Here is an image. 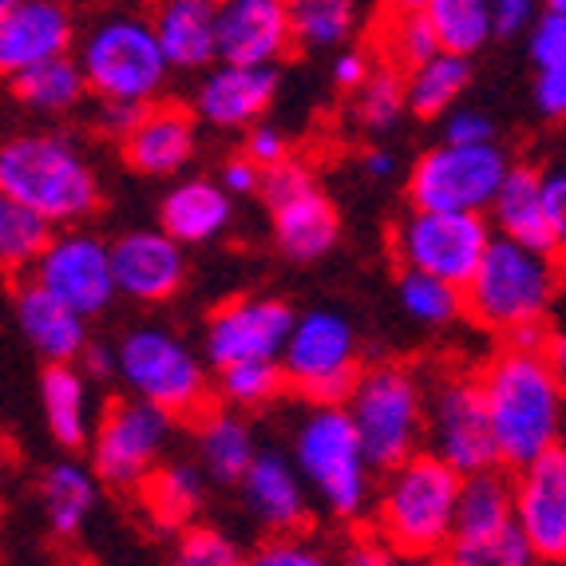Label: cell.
<instances>
[{
  "instance_id": "6da1fadb",
  "label": "cell",
  "mask_w": 566,
  "mask_h": 566,
  "mask_svg": "<svg viewBox=\"0 0 566 566\" xmlns=\"http://www.w3.org/2000/svg\"><path fill=\"white\" fill-rule=\"evenodd\" d=\"M500 468H523L558 448L566 385L547 349H503L480 377Z\"/></svg>"
},
{
  "instance_id": "7a4b0ae2",
  "label": "cell",
  "mask_w": 566,
  "mask_h": 566,
  "mask_svg": "<svg viewBox=\"0 0 566 566\" xmlns=\"http://www.w3.org/2000/svg\"><path fill=\"white\" fill-rule=\"evenodd\" d=\"M0 190L52 227H76L99 210V175L67 135L20 132L0 139Z\"/></svg>"
},
{
  "instance_id": "3957f363",
  "label": "cell",
  "mask_w": 566,
  "mask_h": 566,
  "mask_svg": "<svg viewBox=\"0 0 566 566\" xmlns=\"http://www.w3.org/2000/svg\"><path fill=\"white\" fill-rule=\"evenodd\" d=\"M463 475L440 455L412 452L397 468L377 500V535L400 558H440L448 555L455 527V495Z\"/></svg>"
},
{
  "instance_id": "277c9868",
  "label": "cell",
  "mask_w": 566,
  "mask_h": 566,
  "mask_svg": "<svg viewBox=\"0 0 566 566\" xmlns=\"http://www.w3.org/2000/svg\"><path fill=\"white\" fill-rule=\"evenodd\" d=\"M558 297V270L551 250L495 234L475 274L463 285V313L491 333L543 322Z\"/></svg>"
},
{
  "instance_id": "5b68a950",
  "label": "cell",
  "mask_w": 566,
  "mask_h": 566,
  "mask_svg": "<svg viewBox=\"0 0 566 566\" xmlns=\"http://www.w3.org/2000/svg\"><path fill=\"white\" fill-rule=\"evenodd\" d=\"M76 60L84 67L87 92L123 104H151L170 72L151 17L135 9H112L95 17L92 29L80 36Z\"/></svg>"
},
{
  "instance_id": "8992f818",
  "label": "cell",
  "mask_w": 566,
  "mask_h": 566,
  "mask_svg": "<svg viewBox=\"0 0 566 566\" xmlns=\"http://www.w3.org/2000/svg\"><path fill=\"white\" fill-rule=\"evenodd\" d=\"M293 468L340 520H360L373 500V463L345 405H313L293 436Z\"/></svg>"
},
{
  "instance_id": "52a82bcc",
  "label": "cell",
  "mask_w": 566,
  "mask_h": 566,
  "mask_svg": "<svg viewBox=\"0 0 566 566\" xmlns=\"http://www.w3.org/2000/svg\"><path fill=\"white\" fill-rule=\"evenodd\" d=\"M373 472H388L424 444V388L405 365H377L353 380L345 397Z\"/></svg>"
},
{
  "instance_id": "ba28073f",
  "label": "cell",
  "mask_w": 566,
  "mask_h": 566,
  "mask_svg": "<svg viewBox=\"0 0 566 566\" xmlns=\"http://www.w3.org/2000/svg\"><path fill=\"white\" fill-rule=\"evenodd\" d=\"M448 558L460 566L535 563V551L515 523V483H507L500 468H483L460 480Z\"/></svg>"
},
{
  "instance_id": "9c48e42d",
  "label": "cell",
  "mask_w": 566,
  "mask_h": 566,
  "mask_svg": "<svg viewBox=\"0 0 566 566\" xmlns=\"http://www.w3.org/2000/svg\"><path fill=\"white\" fill-rule=\"evenodd\" d=\"M115 373L132 388V397L151 400L170 416H190L207 405L210 380L202 357L182 337L155 325L132 329L119 340Z\"/></svg>"
},
{
  "instance_id": "30bf717a",
  "label": "cell",
  "mask_w": 566,
  "mask_h": 566,
  "mask_svg": "<svg viewBox=\"0 0 566 566\" xmlns=\"http://www.w3.org/2000/svg\"><path fill=\"white\" fill-rule=\"evenodd\" d=\"M277 365L285 385L297 388L313 405H345L353 380L360 377L357 365V333L349 317L333 310H313L293 317Z\"/></svg>"
},
{
  "instance_id": "8fae6325",
  "label": "cell",
  "mask_w": 566,
  "mask_h": 566,
  "mask_svg": "<svg viewBox=\"0 0 566 566\" xmlns=\"http://www.w3.org/2000/svg\"><path fill=\"white\" fill-rule=\"evenodd\" d=\"M507 155L488 143H440L412 167L408 179V199L424 210H483L491 207L503 175H507Z\"/></svg>"
},
{
  "instance_id": "7c38bea8",
  "label": "cell",
  "mask_w": 566,
  "mask_h": 566,
  "mask_svg": "<svg viewBox=\"0 0 566 566\" xmlns=\"http://www.w3.org/2000/svg\"><path fill=\"white\" fill-rule=\"evenodd\" d=\"M491 238L495 234H491L488 218L475 210L412 207V214L397 227V258L405 270L436 274L463 290Z\"/></svg>"
},
{
  "instance_id": "4fadbf2b",
  "label": "cell",
  "mask_w": 566,
  "mask_h": 566,
  "mask_svg": "<svg viewBox=\"0 0 566 566\" xmlns=\"http://www.w3.org/2000/svg\"><path fill=\"white\" fill-rule=\"evenodd\" d=\"M424 440L428 452L460 475L500 468L480 377H448L432 388V397H424Z\"/></svg>"
},
{
  "instance_id": "5bb4252c",
  "label": "cell",
  "mask_w": 566,
  "mask_h": 566,
  "mask_svg": "<svg viewBox=\"0 0 566 566\" xmlns=\"http://www.w3.org/2000/svg\"><path fill=\"white\" fill-rule=\"evenodd\" d=\"M170 444V412L151 400H115L99 420L92 452L95 480L112 488H135Z\"/></svg>"
},
{
  "instance_id": "9a60e30c",
  "label": "cell",
  "mask_w": 566,
  "mask_h": 566,
  "mask_svg": "<svg viewBox=\"0 0 566 566\" xmlns=\"http://www.w3.org/2000/svg\"><path fill=\"white\" fill-rule=\"evenodd\" d=\"M32 282H40L60 302L84 317L104 313L119 297L112 274V245L95 234H52L40 258L32 262Z\"/></svg>"
},
{
  "instance_id": "2e32d148",
  "label": "cell",
  "mask_w": 566,
  "mask_h": 566,
  "mask_svg": "<svg viewBox=\"0 0 566 566\" xmlns=\"http://www.w3.org/2000/svg\"><path fill=\"white\" fill-rule=\"evenodd\" d=\"M293 310L274 297H238L218 305L207 322L202 349L214 368L234 360H277L285 337H290Z\"/></svg>"
},
{
  "instance_id": "e0dca14e",
  "label": "cell",
  "mask_w": 566,
  "mask_h": 566,
  "mask_svg": "<svg viewBox=\"0 0 566 566\" xmlns=\"http://www.w3.org/2000/svg\"><path fill=\"white\" fill-rule=\"evenodd\" d=\"M515 523L535 563H566V452L551 448L523 463L515 480Z\"/></svg>"
},
{
  "instance_id": "ac0fdd59",
  "label": "cell",
  "mask_w": 566,
  "mask_h": 566,
  "mask_svg": "<svg viewBox=\"0 0 566 566\" xmlns=\"http://www.w3.org/2000/svg\"><path fill=\"white\" fill-rule=\"evenodd\" d=\"M76 44V20L60 0H0V76L9 80Z\"/></svg>"
},
{
  "instance_id": "d6986e66",
  "label": "cell",
  "mask_w": 566,
  "mask_h": 566,
  "mask_svg": "<svg viewBox=\"0 0 566 566\" xmlns=\"http://www.w3.org/2000/svg\"><path fill=\"white\" fill-rule=\"evenodd\" d=\"M112 274L115 293L135 302H170L187 282L182 242L167 230H132L112 242Z\"/></svg>"
},
{
  "instance_id": "ffe728a7",
  "label": "cell",
  "mask_w": 566,
  "mask_h": 566,
  "mask_svg": "<svg viewBox=\"0 0 566 566\" xmlns=\"http://www.w3.org/2000/svg\"><path fill=\"white\" fill-rule=\"evenodd\" d=\"M293 48L285 0H218V60L277 64Z\"/></svg>"
},
{
  "instance_id": "44dd1931",
  "label": "cell",
  "mask_w": 566,
  "mask_h": 566,
  "mask_svg": "<svg viewBox=\"0 0 566 566\" xmlns=\"http://www.w3.org/2000/svg\"><path fill=\"white\" fill-rule=\"evenodd\" d=\"M277 92L274 64H222L207 72L199 95H195V112L210 127H254Z\"/></svg>"
},
{
  "instance_id": "7402d4cb",
  "label": "cell",
  "mask_w": 566,
  "mask_h": 566,
  "mask_svg": "<svg viewBox=\"0 0 566 566\" xmlns=\"http://www.w3.org/2000/svg\"><path fill=\"white\" fill-rule=\"evenodd\" d=\"M195 155V119L187 107L163 104V107H143L139 123L123 135V159L139 175H175L182 170Z\"/></svg>"
},
{
  "instance_id": "603a6c76",
  "label": "cell",
  "mask_w": 566,
  "mask_h": 566,
  "mask_svg": "<svg viewBox=\"0 0 566 566\" xmlns=\"http://www.w3.org/2000/svg\"><path fill=\"white\" fill-rule=\"evenodd\" d=\"M17 325L32 349L44 360H80L87 337V317L64 305L40 282H24L17 290Z\"/></svg>"
},
{
  "instance_id": "cb8c5ba5",
  "label": "cell",
  "mask_w": 566,
  "mask_h": 566,
  "mask_svg": "<svg viewBox=\"0 0 566 566\" xmlns=\"http://www.w3.org/2000/svg\"><path fill=\"white\" fill-rule=\"evenodd\" d=\"M242 500L265 531H297L305 523V480L290 460L258 452L242 472Z\"/></svg>"
},
{
  "instance_id": "d4e9b609",
  "label": "cell",
  "mask_w": 566,
  "mask_h": 566,
  "mask_svg": "<svg viewBox=\"0 0 566 566\" xmlns=\"http://www.w3.org/2000/svg\"><path fill=\"white\" fill-rule=\"evenodd\" d=\"M151 24L170 67L199 72L218 60V0H159Z\"/></svg>"
},
{
  "instance_id": "484cf974",
  "label": "cell",
  "mask_w": 566,
  "mask_h": 566,
  "mask_svg": "<svg viewBox=\"0 0 566 566\" xmlns=\"http://www.w3.org/2000/svg\"><path fill=\"white\" fill-rule=\"evenodd\" d=\"M274 238L293 262H317L337 242V210L317 182L274 202Z\"/></svg>"
},
{
  "instance_id": "4316f807",
  "label": "cell",
  "mask_w": 566,
  "mask_h": 566,
  "mask_svg": "<svg viewBox=\"0 0 566 566\" xmlns=\"http://www.w3.org/2000/svg\"><path fill=\"white\" fill-rule=\"evenodd\" d=\"M488 210L503 238L555 254V238H551L547 210H543V175L535 167H515L511 163Z\"/></svg>"
},
{
  "instance_id": "83f0119b",
  "label": "cell",
  "mask_w": 566,
  "mask_h": 566,
  "mask_svg": "<svg viewBox=\"0 0 566 566\" xmlns=\"http://www.w3.org/2000/svg\"><path fill=\"white\" fill-rule=\"evenodd\" d=\"M230 195L210 179H187L179 187L167 190V199L159 207V227L167 230L175 242L199 245L218 238L230 227Z\"/></svg>"
},
{
  "instance_id": "f1b7e54d",
  "label": "cell",
  "mask_w": 566,
  "mask_h": 566,
  "mask_svg": "<svg viewBox=\"0 0 566 566\" xmlns=\"http://www.w3.org/2000/svg\"><path fill=\"white\" fill-rule=\"evenodd\" d=\"M9 84L12 95H17V104L40 115H67L87 99L84 67H80V60L72 52L24 67V72L9 76Z\"/></svg>"
},
{
  "instance_id": "f546056e",
  "label": "cell",
  "mask_w": 566,
  "mask_h": 566,
  "mask_svg": "<svg viewBox=\"0 0 566 566\" xmlns=\"http://www.w3.org/2000/svg\"><path fill=\"white\" fill-rule=\"evenodd\" d=\"M40 405L48 416V432L56 444L84 448L87 444V377L76 368V360H48L40 377Z\"/></svg>"
},
{
  "instance_id": "4dcf8cb0",
  "label": "cell",
  "mask_w": 566,
  "mask_h": 566,
  "mask_svg": "<svg viewBox=\"0 0 566 566\" xmlns=\"http://www.w3.org/2000/svg\"><path fill=\"white\" fill-rule=\"evenodd\" d=\"M40 500H44L48 527L56 538L80 535V527L87 523L95 507V472L76 460L52 463L40 480Z\"/></svg>"
},
{
  "instance_id": "1f68e13d",
  "label": "cell",
  "mask_w": 566,
  "mask_h": 566,
  "mask_svg": "<svg viewBox=\"0 0 566 566\" xmlns=\"http://www.w3.org/2000/svg\"><path fill=\"white\" fill-rule=\"evenodd\" d=\"M472 80V67H468V56H455V52H436L424 64L408 67L405 76V92H408V107L412 115H424V119H436L444 115L448 107L455 104Z\"/></svg>"
},
{
  "instance_id": "d6a6232c",
  "label": "cell",
  "mask_w": 566,
  "mask_h": 566,
  "mask_svg": "<svg viewBox=\"0 0 566 566\" xmlns=\"http://www.w3.org/2000/svg\"><path fill=\"white\" fill-rule=\"evenodd\" d=\"M199 455L210 480L218 483H238L250 460L258 455L254 432L242 416L234 412H210L199 428Z\"/></svg>"
},
{
  "instance_id": "836d02e7",
  "label": "cell",
  "mask_w": 566,
  "mask_h": 566,
  "mask_svg": "<svg viewBox=\"0 0 566 566\" xmlns=\"http://www.w3.org/2000/svg\"><path fill=\"white\" fill-rule=\"evenodd\" d=\"M424 17L444 52L472 56L495 36L491 29V0H424Z\"/></svg>"
},
{
  "instance_id": "e575fe53",
  "label": "cell",
  "mask_w": 566,
  "mask_h": 566,
  "mask_svg": "<svg viewBox=\"0 0 566 566\" xmlns=\"http://www.w3.org/2000/svg\"><path fill=\"white\" fill-rule=\"evenodd\" d=\"M143 500L163 527H182V523L202 507V475L190 463H167L143 475Z\"/></svg>"
},
{
  "instance_id": "d590c367",
  "label": "cell",
  "mask_w": 566,
  "mask_h": 566,
  "mask_svg": "<svg viewBox=\"0 0 566 566\" xmlns=\"http://www.w3.org/2000/svg\"><path fill=\"white\" fill-rule=\"evenodd\" d=\"M293 44L337 48L357 29V0H285Z\"/></svg>"
},
{
  "instance_id": "8d00e7d4",
  "label": "cell",
  "mask_w": 566,
  "mask_h": 566,
  "mask_svg": "<svg viewBox=\"0 0 566 566\" xmlns=\"http://www.w3.org/2000/svg\"><path fill=\"white\" fill-rule=\"evenodd\" d=\"M52 238V222L0 190V270H29Z\"/></svg>"
},
{
  "instance_id": "74e56055",
  "label": "cell",
  "mask_w": 566,
  "mask_h": 566,
  "mask_svg": "<svg viewBox=\"0 0 566 566\" xmlns=\"http://www.w3.org/2000/svg\"><path fill=\"white\" fill-rule=\"evenodd\" d=\"M400 305H405L408 317H416L428 329H440V325H452L463 313V290L436 274H420V270H405L400 274Z\"/></svg>"
},
{
  "instance_id": "f35d334b",
  "label": "cell",
  "mask_w": 566,
  "mask_h": 566,
  "mask_svg": "<svg viewBox=\"0 0 566 566\" xmlns=\"http://www.w3.org/2000/svg\"><path fill=\"white\" fill-rule=\"evenodd\" d=\"M285 388V373L277 360H234L218 368V392L234 408H262Z\"/></svg>"
},
{
  "instance_id": "ab89813d",
  "label": "cell",
  "mask_w": 566,
  "mask_h": 566,
  "mask_svg": "<svg viewBox=\"0 0 566 566\" xmlns=\"http://www.w3.org/2000/svg\"><path fill=\"white\" fill-rule=\"evenodd\" d=\"M405 112H408V92L400 67L392 64L373 67L357 87V119L365 123L368 132H388Z\"/></svg>"
},
{
  "instance_id": "60d3db41",
  "label": "cell",
  "mask_w": 566,
  "mask_h": 566,
  "mask_svg": "<svg viewBox=\"0 0 566 566\" xmlns=\"http://www.w3.org/2000/svg\"><path fill=\"white\" fill-rule=\"evenodd\" d=\"M388 52H392V60H397L405 72L416 64H424L428 56L440 52V40H436L424 9L397 12V24H392V32H388Z\"/></svg>"
},
{
  "instance_id": "b9f144b4",
  "label": "cell",
  "mask_w": 566,
  "mask_h": 566,
  "mask_svg": "<svg viewBox=\"0 0 566 566\" xmlns=\"http://www.w3.org/2000/svg\"><path fill=\"white\" fill-rule=\"evenodd\" d=\"M179 563L182 566H238L242 551L214 527H190L179 538Z\"/></svg>"
},
{
  "instance_id": "7bdbcfd3",
  "label": "cell",
  "mask_w": 566,
  "mask_h": 566,
  "mask_svg": "<svg viewBox=\"0 0 566 566\" xmlns=\"http://www.w3.org/2000/svg\"><path fill=\"white\" fill-rule=\"evenodd\" d=\"M527 32H531V60L538 67L566 64V12L547 9L543 17H535V24Z\"/></svg>"
},
{
  "instance_id": "ee69618b",
  "label": "cell",
  "mask_w": 566,
  "mask_h": 566,
  "mask_svg": "<svg viewBox=\"0 0 566 566\" xmlns=\"http://www.w3.org/2000/svg\"><path fill=\"white\" fill-rule=\"evenodd\" d=\"M258 566H322V551H313L310 543L293 538V531H277V538L270 547H262L254 555Z\"/></svg>"
},
{
  "instance_id": "f6af8a7d",
  "label": "cell",
  "mask_w": 566,
  "mask_h": 566,
  "mask_svg": "<svg viewBox=\"0 0 566 566\" xmlns=\"http://www.w3.org/2000/svg\"><path fill=\"white\" fill-rule=\"evenodd\" d=\"M535 107H538V115H547V119H566V64L538 67Z\"/></svg>"
},
{
  "instance_id": "bcb514c9",
  "label": "cell",
  "mask_w": 566,
  "mask_h": 566,
  "mask_svg": "<svg viewBox=\"0 0 566 566\" xmlns=\"http://www.w3.org/2000/svg\"><path fill=\"white\" fill-rule=\"evenodd\" d=\"M543 210H547V227L558 254V250H566V170L543 175Z\"/></svg>"
},
{
  "instance_id": "7dc6e473",
  "label": "cell",
  "mask_w": 566,
  "mask_h": 566,
  "mask_svg": "<svg viewBox=\"0 0 566 566\" xmlns=\"http://www.w3.org/2000/svg\"><path fill=\"white\" fill-rule=\"evenodd\" d=\"M535 0H491V29L495 36H520L535 24Z\"/></svg>"
},
{
  "instance_id": "c3c4849f",
  "label": "cell",
  "mask_w": 566,
  "mask_h": 566,
  "mask_svg": "<svg viewBox=\"0 0 566 566\" xmlns=\"http://www.w3.org/2000/svg\"><path fill=\"white\" fill-rule=\"evenodd\" d=\"M245 155L258 163V167H274V163L290 159V139H285L277 127H265V123H254L250 132V143H245Z\"/></svg>"
},
{
  "instance_id": "681fc988",
  "label": "cell",
  "mask_w": 566,
  "mask_h": 566,
  "mask_svg": "<svg viewBox=\"0 0 566 566\" xmlns=\"http://www.w3.org/2000/svg\"><path fill=\"white\" fill-rule=\"evenodd\" d=\"M448 143H488L495 139V127L483 112H452L444 127Z\"/></svg>"
},
{
  "instance_id": "f907efd6",
  "label": "cell",
  "mask_w": 566,
  "mask_h": 566,
  "mask_svg": "<svg viewBox=\"0 0 566 566\" xmlns=\"http://www.w3.org/2000/svg\"><path fill=\"white\" fill-rule=\"evenodd\" d=\"M258 182H262V167H258L250 155H245V159H230L227 167H222V190H227L230 199H238V195H254Z\"/></svg>"
},
{
  "instance_id": "816d5d0a",
  "label": "cell",
  "mask_w": 566,
  "mask_h": 566,
  "mask_svg": "<svg viewBox=\"0 0 566 566\" xmlns=\"http://www.w3.org/2000/svg\"><path fill=\"white\" fill-rule=\"evenodd\" d=\"M368 72H373V60H368L365 52H357V48H349V52H340V56L333 60V84L345 87V92H357Z\"/></svg>"
},
{
  "instance_id": "f5cc1de1",
  "label": "cell",
  "mask_w": 566,
  "mask_h": 566,
  "mask_svg": "<svg viewBox=\"0 0 566 566\" xmlns=\"http://www.w3.org/2000/svg\"><path fill=\"white\" fill-rule=\"evenodd\" d=\"M143 107L147 104H123V99H104V112H99V127H104L107 135H127L139 123Z\"/></svg>"
},
{
  "instance_id": "db71d44e",
  "label": "cell",
  "mask_w": 566,
  "mask_h": 566,
  "mask_svg": "<svg viewBox=\"0 0 566 566\" xmlns=\"http://www.w3.org/2000/svg\"><path fill=\"white\" fill-rule=\"evenodd\" d=\"M80 365H84L87 377L107 380L115 373V349H107V345H99V340H87L84 353H80Z\"/></svg>"
},
{
  "instance_id": "11a10c76",
  "label": "cell",
  "mask_w": 566,
  "mask_h": 566,
  "mask_svg": "<svg viewBox=\"0 0 566 566\" xmlns=\"http://www.w3.org/2000/svg\"><path fill=\"white\" fill-rule=\"evenodd\" d=\"M365 170L373 175V179H388V175L397 170V159H392L388 151H368L365 155Z\"/></svg>"
},
{
  "instance_id": "9f6ffc18",
  "label": "cell",
  "mask_w": 566,
  "mask_h": 566,
  "mask_svg": "<svg viewBox=\"0 0 566 566\" xmlns=\"http://www.w3.org/2000/svg\"><path fill=\"white\" fill-rule=\"evenodd\" d=\"M547 357H551V365H555V373L563 377V385H566V333H558V337L547 340Z\"/></svg>"
},
{
  "instance_id": "6f0895ef",
  "label": "cell",
  "mask_w": 566,
  "mask_h": 566,
  "mask_svg": "<svg viewBox=\"0 0 566 566\" xmlns=\"http://www.w3.org/2000/svg\"><path fill=\"white\" fill-rule=\"evenodd\" d=\"M392 9L408 12V9H424V0H392Z\"/></svg>"
},
{
  "instance_id": "680465c9",
  "label": "cell",
  "mask_w": 566,
  "mask_h": 566,
  "mask_svg": "<svg viewBox=\"0 0 566 566\" xmlns=\"http://www.w3.org/2000/svg\"><path fill=\"white\" fill-rule=\"evenodd\" d=\"M547 9H558V12H566V0H547Z\"/></svg>"
}]
</instances>
